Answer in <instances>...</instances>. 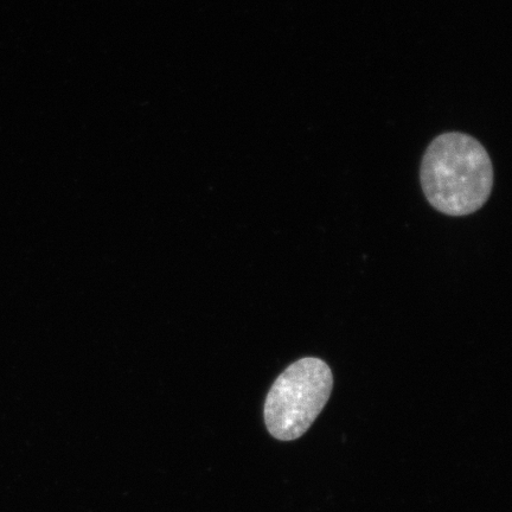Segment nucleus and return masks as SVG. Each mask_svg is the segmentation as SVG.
<instances>
[{"label":"nucleus","mask_w":512,"mask_h":512,"mask_svg":"<svg viewBox=\"0 0 512 512\" xmlns=\"http://www.w3.org/2000/svg\"><path fill=\"white\" fill-rule=\"evenodd\" d=\"M422 190L434 209L448 216L476 213L494 187V168L484 146L465 133L441 134L427 147Z\"/></svg>","instance_id":"f257e3e1"},{"label":"nucleus","mask_w":512,"mask_h":512,"mask_svg":"<svg viewBox=\"0 0 512 512\" xmlns=\"http://www.w3.org/2000/svg\"><path fill=\"white\" fill-rule=\"evenodd\" d=\"M334 375L328 364L315 357L294 362L280 374L268 393L265 422L272 437L292 441L309 431L328 403Z\"/></svg>","instance_id":"f03ea898"}]
</instances>
